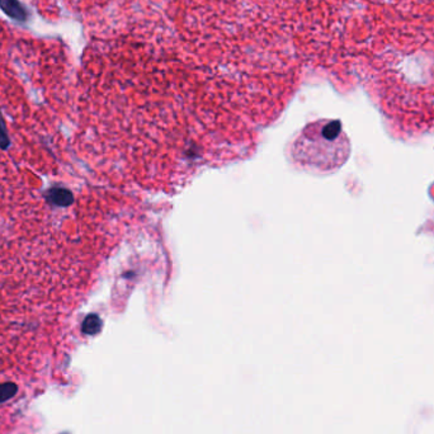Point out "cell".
<instances>
[{"mask_svg":"<svg viewBox=\"0 0 434 434\" xmlns=\"http://www.w3.org/2000/svg\"><path fill=\"white\" fill-rule=\"evenodd\" d=\"M351 153L349 141L338 121L310 124L296 139L292 156L307 171L332 173L345 164Z\"/></svg>","mask_w":434,"mask_h":434,"instance_id":"6da1fadb","label":"cell"},{"mask_svg":"<svg viewBox=\"0 0 434 434\" xmlns=\"http://www.w3.org/2000/svg\"><path fill=\"white\" fill-rule=\"evenodd\" d=\"M0 8L7 16L18 22H25L28 17L25 7L18 0H0Z\"/></svg>","mask_w":434,"mask_h":434,"instance_id":"7a4b0ae2","label":"cell"},{"mask_svg":"<svg viewBox=\"0 0 434 434\" xmlns=\"http://www.w3.org/2000/svg\"><path fill=\"white\" fill-rule=\"evenodd\" d=\"M46 199L52 205L67 207L73 204V195L67 189L55 187L47 191Z\"/></svg>","mask_w":434,"mask_h":434,"instance_id":"3957f363","label":"cell"},{"mask_svg":"<svg viewBox=\"0 0 434 434\" xmlns=\"http://www.w3.org/2000/svg\"><path fill=\"white\" fill-rule=\"evenodd\" d=\"M99 327H100V321L96 315H90L88 316L84 324H83V330L88 334H94L98 332Z\"/></svg>","mask_w":434,"mask_h":434,"instance_id":"277c9868","label":"cell"},{"mask_svg":"<svg viewBox=\"0 0 434 434\" xmlns=\"http://www.w3.org/2000/svg\"><path fill=\"white\" fill-rule=\"evenodd\" d=\"M8 147V133H7L6 126H4V122H3V117H1V113H0V148L3 149V150H6Z\"/></svg>","mask_w":434,"mask_h":434,"instance_id":"5b68a950","label":"cell"}]
</instances>
